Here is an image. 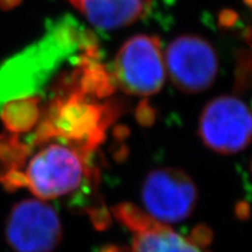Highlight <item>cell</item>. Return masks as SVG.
Returning <instances> with one entry per match:
<instances>
[{
  "label": "cell",
  "mask_w": 252,
  "mask_h": 252,
  "mask_svg": "<svg viewBox=\"0 0 252 252\" xmlns=\"http://www.w3.org/2000/svg\"><path fill=\"white\" fill-rule=\"evenodd\" d=\"M39 102L34 97H23L7 100L2 106L1 119L12 132H24L37 122Z\"/></svg>",
  "instance_id": "8fae6325"
},
{
  "label": "cell",
  "mask_w": 252,
  "mask_h": 252,
  "mask_svg": "<svg viewBox=\"0 0 252 252\" xmlns=\"http://www.w3.org/2000/svg\"><path fill=\"white\" fill-rule=\"evenodd\" d=\"M87 154L60 140L42 147L31 158L26 171H9V186H26L40 200L47 201L72 193L89 176Z\"/></svg>",
  "instance_id": "3957f363"
},
{
  "label": "cell",
  "mask_w": 252,
  "mask_h": 252,
  "mask_svg": "<svg viewBox=\"0 0 252 252\" xmlns=\"http://www.w3.org/2000/svg\"><path fill=\"white\" fill-rule=\"evenodd\" d=\"M117 116L110 104H99L78 91H69L56 98L40 125L39 144L53 139L64 141L90 154L104 139Z\"/></svg>",
  "instance_id": "7a4b0ae2"
},
{
  "label": "cell",
  "mask_w": 252,
  "mask_h": 252,
  "mask_svg": "<svg viewBox=\"0 0 252 252\" xmlns=\"http://www.w3.org/2000/svg\"><path fill=\"white\" fill-rule=\"evenodd\" d=\"M141 201L149 215L168 224L188 219L197 202V188L187 173L162 167L151 171L141 186Z\"/></svg>",
  "instance_id": "8992f818"
},
{
  "label": "cell",
  "mask_w": 252,
  "mask_h": 252,
  "mask_svg": "<svg viewBox=\"0 0 252 252\" xmlns=\"http://www.w3.org/2000/svg\"><path fill=\"white\" fill-rule=\"evenodd\" d=\"M165 64L174 86L187 94H197L213 84L219 61L207 40L196 35H182L169 43Z\"/></svg>",
  "instance_id": "ba28073f"
},
{
  "label": "cell",
  "mask_w": 252,
  "mask_h": 252,
  "mask_svg": "<svg viewBox=\"0 0 252 252\" xmlns=\"http://www.w3.org/2000/svg\"><path fill=\"white\" fill-rule=\"evenodd\" d=\"M113 81L126 94L152 96L165 83L166 64L156 36L135 35L121 47L113 63Z\"/></svg>",
  "instance_id": "277c9868"
},
{
  "label": "cell",
  "mask_w": 252,
  "mask_h": 252,
  "mask_svg": "<svg viewBox=\"0 0 252 252\" xmlns=\"http://www.w3.org/2000/svg\"><path fill=\"white\" fill-rule=\"evenodd\" d=\"M82 39L75 25L65 21L35 46L9 60L0 69V102L34 94L58 63L80 47Z\"/></svg>",
  "instance_id": "6da1fadb"
},
{
  "label": "cell",
  "mask_w": 252,
  "mask_h": 252,
  "mask_svg": "<svg viewBox=\"0 0 252 252\" xmlns=\"http://www.w3.org/2000/svg\"><path fill=\"white\" fill-rule=\"evenodd\" d=\"M5 235L15 252H53L62 238L59 214L40 198H27L12 208Z\"/></svg>",
  "instance_id": "52a82bcc"
},
{
  "label": "cell",
  "mask_w": 252,
  "mask_h": 252,
  "mask_svg": "<svg viewBox=\"0 0 252 252\" xmlns=\"http://www.w3.org/2000/svg\"><path fill=\"white\" fill-rule=\"evenodd\" d=\"M198 135L217 153L234 154L247 149L252 141L251 110L237 97H216L201 113Z\"/></svg>",
  "instance_id": "5b68a950"
},
{
  "label": "cell",
  "mask_w": 252,
  "mask_h": 252,
  "mask_svg": "<svg viewBox=\"0 0 252 252\" xmlns=\"http://www.w3.org/2000/svg\"><path fill=\"white\" fill-rule=\"evenodd\" d=\"M93 26L116 30L145 17L152 0H68Z\"/></svg>",
  "instance_id": "9c48e42d"
},
{
  "label": "cell",
  "mask_w": 252,
  "mask_h": 252,
  "mask_svg": "<svg viewBox=\"0 0 252 252\" xmlns=\"http://www.w3.org/2000/svg\"><path fill=\"white\" fill-rule=\"evenodd\" d=\"M245 1H247V4L250 6V8L252 9V0H245ZM248 37H249V41H250V43H251V46H252V31L249 32Z\"/></svg>",
  "instance_id": "7c38bea8"
},
{
  "label": "cell",
  "mask_w": 252,
  "mask_h": 252,
  "mask_svg": "<svg viewBox=\"0 0 252 252\" xmlns=\"http://www.w3.org/2000/svg\"><path fill=\"white\" fill-rule=\"evenodd\" d=\"M132 234L131 252H207L191 238L184 237L154 219Z\"/></svg>",
  "instance_id": "30bf717a"
}]
</instances>
